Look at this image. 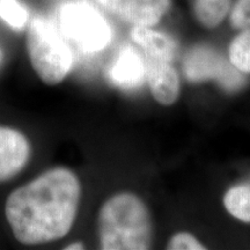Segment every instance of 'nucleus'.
Here are the masks:
<instances>
[{
    "label": "nucleus",
    "instance_id": "2eb2a0df",
    "mask_svg": "<svg viewBox=\"0 0 250 250\" xmlns=\"http://www.w3.org/2000/svg\"><path fill=\"white\" fill-rule=\"evenodd\" d=\"M230 23L240 30L250 27V0H237L230 13Z\"/></svg>",
    "mask_w": 250,
    "mask_h": 250
},
{
    "label": "nucleus",
    "instance_id": "f8f14e48",
    "mask_svg": "<svg viewBox=\"0 0 250 250\" xmlns=\"http://www.w3.org/2000/svg\"><path fill=\"white\" fill-rule=\"evenodd\" d=\"M224 204L233 217L250 223V184L230 188L224 197Z\"/></svg>",
    "mask_w": 250,
    "mask_h": 250
},
{
    "label": "nucleus",
    "instance_id": "39448f33",
    "mask_svg": "<svg viewBox=\"0 0 250 250\" xmlns=\"http://www.w3.org/2000/svg\"><path fill=\"white\" fill-rule=\"evenodd\" d=\"M183 72L190 81L214 79L226 90L234 92L245 85L242 72L218 51L208 46H196L186 55Z\"/></svg>",
    "mask_w": 250,
    "mask_h": 250
},
{
    "label": "nucleus",
    "instance_id": "20e7f679",
    "mask_svg": "<svg viewBox=\"0 0 250 250\" xmlns=\"http://www.w3.org/2000/svg\"><path fill=\"white\" fill-rule=\"evenodd\" d=\"M62 33L81 51L95 54L110 43L112 30L105 18L86 0L62 5L59 12Z\"/></svg>",
    "mask_w": 250,
    "mask_h": 250
},
{
    "label": "nucleus",
    "instance_id": "423d86ee",
    "mask_svg": "<svg viewBox=\"0 0 250 250\" xmlns=\"http://www.w3.org/2000/svg\"><path fill=\"white\" fill-rule=\"evenodd\" d=\"M30 144L22 133L0 126V182L13 179L26 167Z\"/></svg>",
    "mask_w": 250,
    "mask_h": 250
},
{
    "label": "nucleus",
    "instance_id": "f257e3e1",
    "mask_svg": "<svg viewBox=\"0 0 250 250\" xmlns=\"http://www.w3.org/2000/svg\"><path fill=\"white\" fill-rule=\"evenodd\" d=\"M80 195L79 180L67 168L50 169L18 188L5 208L15 239L33 246L64 237L74 223Z\"/></svg>",
    "mask_w": 250,
    "mask_h": 250
},
{
    "label": "nucleus",
    "instance_id": "dca6fc26",
    "mask_svg": "<svg viewBox=\"0 0 250 250\" xmlns=\"http://www.w3.org/2000/svg\"><path fill=\"white\" fill-rule=\"evenodd\" d=\"M168 249L173 250H188V249H204V246L198 242L195 236L187 233H180L173 236L170 240Z\"/></svg>",
    "mask_w": 250,
    "mask_h": 250
},
{
    "label": "nucleus",
    "instance_id": "1a4fd4ad",
    "mask_svg": "<svg viewBox=\"0 0 250 250\" xmlns=\"http://www.w3.org/2000/svg\"><path fill=\"white\" fill-rule=\"evenodd\" d=\"M170 7V0H123L117 17L133 27H153Z\"/></svg>",
    "mask_w": 250,
    "mask_h": 250
},
{
    "label": "nucleus",
    "instance_id": "f3484780",
    "mask_svg": "<svg viewBox=\"0 0 250 250\" xmlns=\"http://www.w3.org/2000/svg\"><path fill=\"white\" fill-rule=\"evenodd\" d=\"M98 2L108 12L117 15L118 9H120L123 0H98Z\"/></svg>",
    "mask_w": 250,
    "mask_h": 250
},
{
    "label": "nucleus",
    "instance_id": "7ed1b4c3",
    "mask_svg": "<svg viewBox=\"0 0 250 250\" xmlns=\"http://www.w3.org/2000/svg\"><path fill=\"white\" fill-rule=\"evenodd\" d=\"M27 46L33 68L43 83L55 86L65 79L73 64V54L54 22L34 18L28 28Z\"/></svg>",
    "mask_w": 250,
    "mask_h": 250
},
{
    "label": "nucleus",
    "instance_id": "f03ea898",
    "mask_svg": "<svg viewBox=\"0 0 250 250\" xmlns=\"http://www.w3.org/2000/svg\"><path fill=\"white\" fill-rule=\"evenodd\" d=\"M99 240L104 250L148 249L152 221L142 199L132 193L109 198L99 213Z\"/></svg>",
    "mask_w": 250,
    "mask_h": 250
},
{
    "label": "nucleus",
    "instance_id": "ddd939ff",
    "mask_svg": "<svg viewBox=\"0 0 250 250\" xmlns=\"http://www.w3.org/2000/svg\"><path fill=\"white\" fill-rule=\"evenodd\" d=\"M229 62L242 73H250V27L242 29L229 45Z\"/></svg>",
    "mask_w": 250,
    "mask_h": 250
},
{
    "label": "nucleus",
    "instance_id": "6ab92c4d",
    "mask_svg": "<svg viewBox=\"0 0 250 250\" xmlns=\"http://www.w3.org/2000/svg\"><path fill=\"white\" fill-rule=\"evenodd\" d=\"M0 61H1V52H0Z\"/></svg>",
    "mask_w": 250,
    "mask_h": 250
},
{
    "label": "nucleus",
    "instance_id": "9b49d317",
    "mask_svg": "<svg viewBox=\"0 0 250 250\" xmlns=\"http://www.w3.org/2000/svg\"><path fill=\"white\" fill-rule=\"evenodd\" d=\"M230 7V0H195L193 9L197 20L206 28L220 24Z\"/></svg>",
    "mask_w": 250,
    "mask_h": 250
},
{
    "label": "nucleus",
    "instance_id": "0eeeda50",
    "mask_svg": "<svg viewBox=\"0 0 250 250\" xmlns=\"http://www.w3.org/2000/svg\"><path fill=\"white\" fill-rule=\"evenodd\" d=\"M146 78L145 58L130 45L122 48L109 68V79L122 89H136Z\"/></svg>",
    "mask_w": 250,
    "mask_h": 250
},
{
    "label": "nucleus",
    "instance_id": "6e6552de",
    "mask_svg": "<svg viewBox=\"0 0 250 250\" xmlns=\"http://www.w3.org/2000/svg\"><path fill=\"white\" fill-rule=\"evenodd\" d=\"M145 65L146 79L154 99L161 104H173L179 98L180 79L171 62L145 57Z\"/></svg>",
    "mask_w": 250,
    "mask_h": 250
},
{
    "label": "nucleus",
    "instance_id": "4468645a",
    "mask_svg": "<svg viewBox=\"0 0 250 250\" xmlns=\"http://www.w3.org/2000/svg\"><path fill=\"white\" fill-rule=\"evenodd\" d=\"M0 19L15 30H21L29 21V11L19 0H0Z\"/></svg>",
    "mask_w": 250,
    "mask_h": 250
},
{
    "label": "nucleus",
    "instance_id": "a211bd4d",
    "mask_svg": "<svg viewBox=\"0 0 250 250\" xmlns=\"http://www.w3.org/2000/svg\"><path fill=\"white\" fill-rule=\"evenodd\" d=\"M83 248H85V247H83V243H72V245L67 246L65 249H66V250H76V249H83Z\"/></svg>",
    "mask_w": 250,
    "mask_h": 250
},
{
    "label": "nucleus",
    "instance_id": "9d476101",
    "mask_svg": "<svg viewBox=\"0 0 250 250\" xmlns=\"http://www.w3.org/2000/svg\"><path fill=\"white\" fill-rule=\"evenodd\" d=\"M131 37L143 49L146 58L173 62L177 44L171 36L149 27H133Z\"/></svg>",
    "mask_w": 250,
    "mask_h": 250
}]
</instances>
